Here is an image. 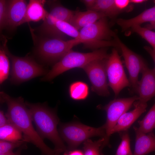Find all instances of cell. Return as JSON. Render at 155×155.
Instances as JSON below:
<instances>
[{
	"instance_id": "obj_38",
	"label": "cell",
	"mask_w": 155,
	"mask_h": 155,
	"mask_svg": "<svg viewBox=\"0 0 155 155\" xmlns=\"http://www.w3.org/2000/svg\"><path fill=\"white\" fill-rule=\"evenodd\" d=\"M145 27L151 30L153 29L155 30V22L152 24H148Z\"/></svg>"
},
{
	"instance_id": "obj_3",
	"label": "cell",
	"mask_w": 155,
	"mask_h": 155,
	"mask_svg": "<svg viewBox=\"0 0 155 155\" xmlns=\"http://www.w3.org/2000/svg\"><path fill=\"white\" fill-rule=\"evenodd\" d=\"M109 56L106 49L103 48L88 53L71 50L54 65L41 80L45 81H50L69 70L76 67L82 68L93 61L107 59Z\"/></svg>"
},
{
	"instance_id": "obj_11",
	"label": "cell",
	"mask_w": 155,
	"mask_h": 155,
	"mask_svg": "<svg viewBox=\"0 0 155 155\" xmlns=\"http://www.w3.org/2000/svg\"><path fill=\"white\" fill-rule=\"evenodd\" d=\"M106 59L93 61L82 68L90 82L92 90L104 96H109L110 93L107 81Z\"/></svg>"
},
{
	"instance_id": "obj_35",
	"label": "cell",
	"mask_w": 155,
	"mask_h": 155,
	"mask_svg": "<svg viewBox=\"0 0 155 155\" xmlns=\"http://www.w3.org/2000/svg\"><path fill=\"white\" fill-rule=\"evenodd\" d=\"M145 50L150 55L155 63V52L151 47L146 46L144 47Z\"/></svg>"
},
{
	"instance_id": "obj_32",
	"label": "cell",
	"mask_w": 155,
	"mask_h": 155,
	"mask_svg": "<svg viewBox=\"0 0 155 155\" xmlns=\"http://www.w3.org/2000/svg\"><path fill=\"white\" fill-rule=\"evenodd\" d=\"M10 123L3 111H0V127L5 126Z\"/></svg>"
},
{
	"instance_id": "obj_8",
	"label": "cell",
	"mask_w": 155,
	"mask_h": 155,
	"mask_svg": "<svg viewBox=\"0 0 155 155\" xmlns=\"http://www.w3.org/2000/svg\"><path fill=\"white\" fill-rule=\"evenodd\" d=\"M138 99V96L127 98H116L104 106H98L99 109L105 111L107 115L106 122L104 125L106 131V136L102 146L103 148L109 145L112 131L119 119Z\"/></svg>"
},
{
	"instance_id": "obj_26",
	"label": "cell",
	"mask_w": 155,
	"mask_h": 155,
	"mask_svg": "<svg viewBox=\"0 0 155 155\" xmlns=\"http://www.w3.org/2000/svg\"><path fill=\"white\" fill-rule=\"evenodd\" d=\"M121 139L115 155H133L130 146V139L128 130L118 133Z\"/></svg>"
},
{
	"instance_id": "obj_1",
	"label": "cell",
	"mask_w": 155,
	"mask_h": 155,
	"mask_svg": "<svg viewBox=\"0 0 155 155\" xmlns=\"http://www.w3.org/2000/svg\"><path fill=\"white\" fill-rule=\"evenodd\" d=\"M1 99L7 104L5 114L10 123L22 133L24 139L38 148L43 155H50L53 151L44 143L33 125L30 111L21 97L13 98L3 92H0Z\"/></svg>"
},
{
	"instance_id": "obj_6",
	"label": "cell",
	"mask_w": 155,
	"mask_h": 155,
	"mask_svg": "<svg viewBox=\"0 0 155 155\" xmlns=\"http://www.w3.org/2000/svg\"><path fill=\"white\" fill-rule=\"evenodd\" d=\"M59 132L71 150L75 149L89 138L97 136L105 138L106 136L104 125L95 128L79 123H63L60 124Z\"/></svg>"
},
{
	"instance_id": "obj_7",
	"label": "cell",
	"mask_w": 155,
	"mask_h": 155,
	"mask_svg": "<svg viewBox=\"0 0 155 155\" xmlns=\"http://www.w3.org/2000/svg\"><path fill=\"white\" fill-rule=\"evenodd\" d=\"M42 38L36 42L37 53L43 59L51 62L59 61L73 47L81 43L77 39L65 40L57 38Z\"/></svg>"
},
{
	"instance_id": "obj_29",
	"label": "cell",
	"mask_w": 155,
	"mask_h": 155,
	"mask_svg": "<svg viewBox=\"0 0 155 155\" xmlns=\"http://www.w3.org/2000/svg\"><path fill=\"white\" fill-rule=\"evenodd\" d=\"M27 141L24 139L17 141L0 140V154H6L13 152L15 148L20 147Z\"/></svg>"
},
{
	"instance_id": "obj_12",
	"label": "cell",
	"mask_w": 155,
	"mask_h": 155,
	"mask_svg": "<svg viewBox=\"0 0 155 155\" xmlns=\"http://www.w3.org/2000/svg\"><path fill=\"white\" fill-rule=\"evenodd\" d=\"M75 12L60 5H55L52 7L42 24L36 30L45 36L52 37L56 22L60 20L69 22Z\"/></svg>"
},
{
	"instance_id": "obj_36",
	"label": "cell",
	"mask_w": 155,
	"mask_h": 155,
	"mask_svg": "<svg viewBox=\"0 0 155 155\" xmlns=\"http://www.w3.org/2000/svg\"><path fill=\"white\" fill-rule=\"evenodd\" d=\"M26 147V146L25 145V144H24L21 146L20 148L15 152H12L6 154H0V155H21L20 152L22 150Z\"/></svg>"
},
{
	"instance_id": "obj_33",
	"label": "cell",
	"mask_w": 155,
	"mask_h": 155,
	"mask_svg": "<svg viewBox=\"0 0 155 155\" xmlns=\"http://www.w3.org/2000/svg\"><path fill=\"white\" fill-rule=\"evenodd\" d=\"M81 1L86 6L88 10H90L94 6L96 0H82Z\"/></svg>"
},
{
	"instance_id": "obj_23",
	"label": "cell",
	"mask_w": 155,
	"mask_h": 155,
	"mask_svg": "<svg viewBox=\"0 0 155 155\" xmlns=\"http://www.w3.org/2000/svg\"><path fill=\"white\" fill-rule=\"evenodd\" d=\"M69 92L70 96L75 100L85 99L89 94V88L87 84L82 82L77 81L71 84Z\"/></svg>"
},
{
	"instance_id": "obj_30",
	"label": "cell",
	"mask_w": 155,
	"mask_h": 155,
	"mask_svg": "<svg viewBox=\"0 0 155 155\" xmlns=\"http://www.w3.org/2000/svg\"><path fill=\"white\" fill-rule=\"evenodd\" d=\"M8 18V1L0 0V31L7 27Z\"/></svg>"
},
{
	"instance_id": "obj_17",
	"label": "cell",
	"mask_w": 155,
	"mask_h": 155,
	"mask_svg": "<svg viewBox=\"0 0 155 155\" xmlns=\"http://www.w3.org/2000/svg\"><path fill=\"white\" fill-rule=\"evenodd\" d=\"M104 17H106L104 13L92 10L77 11L69 22L79 30Z\"/></svg>"
},
{
	"instance_id": "obj_20",
	"label": "cell",
	"mask_w": 155,
	"mask_h": 155,
	"mask_svg": "<svg viewBox=\"0 0 155 155\" xmlns=\"http://www.w3.org/2000/svg\"><path fill=\"white\" fill-rule=\"evenodd\" d=\"M65 35L78 39L80 31L68 22L57 20L54 25L52 37L64 39Z\"/></svg>"
},
{
	"instance_id": "obj_34",
	"label": "cell",
	"mask_w": 155,
	"mask_h": 155,
	"mask_svg": "<svg viewBox=\"0 0 155 155\" xmlns=\"http://www.w3.org/2000/svg\"><path fill=\"white\" fill-rule=\"evenodd\" d=\"M63 155H84V153L80 150H73L69 151H65Z\"/></svg>"
},
{
	"instance_id": "obj_19",
	"label": "cell",
	"mask_w": 155,
	"mask_h": 155,
	"mask_svg": "<svg viewBox=\"0 0 155 155\" xmlns=\"http://www.w3.org/2000/svg\"><path fill=\"white\" fill-rule=\"evenodd\" d=\"M45 2L44 0H30L21 25L26 22L43 21L49 13L44 7Z\"/></svg>"
},
{
	"instance_id": "obj_5",
	"label": "cell",
	"mask_w": 155,
	"mask_h": 155,
	"mask_svg": "<svg viewBox=\"0 0 155 155\" xmlns=\"http://www.w3.org/2000/svg\"><path fill=\"white\" fill-rule=\"evenodd\" d=\"M4 42L2 47L11 62L10 80L12 83L19 84L47 74L46 69L33 59L28 57H20L12 55L8 49L6 40Z\"/></svg>"
},
{
	"instance_id": "obj_4",
	"label": "cell",
	"mask_w": 155,
	"mask_h": 155,
	"mask_svg": "<svg viewBox=\"0 0 155 155\" xmlns=\"http://www.w3.org/2000/svg\"><path fill=\"white\" fill-rule=\"evenodd\" d=\"M116 36L109 28L106 17L80 30L78 40L83 44L84 49H97L108 46L118 47L114 40Z\"/></svg>"
},
{
	"instance_id": "obj_14",
	"label": "cell",
	"mask_w": 155,
	"mask_h": 155,
	"mask_svg": "<svg viewBox=\"0 0 155 155\" xmlns=\"http://www.w3.org/2000/svg\"><path fill=\"white\" fill-rule=\"evenodd\" d=\"M134 108L132 111L125 112L119 119L112 129L111 135L114 133L128 130L133 123L146 111L147 103L137 100L133 104Z\"/></svg>"
},
{
	"instance_id": "obj_27",
	"label": "cell",
	"mask_w": 155,
	"mask_h": 155,
	"mask_svg": "<svg viewBox=\"0 0 155 155\" xmlns=\"http://www.w3.org/2000/svg\"><path fill=\"white\" fill-rule=\"evenodd\" d=\"M131 29L133 32L137 33L146 40L150 44L152 49L155 52V32L139 25L134 26Z\"/></svg>"
},
{
	"instance_id": "obj_24",
	"label": "cell",
	"mask_w": 155,
	"mask_h": 155,
	"mask_svg": "<svg viewBox=\"0 0 155 155\" xmlns=\"http://www.w3.org/2000/svg\"><path fill=\"white\" fill-rule=\"evenodd\" d=\"M138 123L139 125L138 129L144 133L151 132L155 128V100L154 105L147 114Z\"/></svg>"
},
{
	"instance_id": "obj_39",
	"label": "cell",
	"mask_w": 155,
	"mask_h": 155,
	"mask_svg": "<svg viewBox=\"0 0 155 155\" xmlns=\"http://www.w3.org/2000/svg\"><path fill=\"white\" fill-rule=\"evenodd\" d=\"M50 155H60L59 154L56 152L54 150L53 152Z\"/></svg>"
},
{
	"instance_id": "obj_2",
	"label": "cell",
	"mask_w": 155,
	"mask_h": 155,
	"mask_svg": "<svg viewBox=\"0 0 155 155\" xmlns=\"http://www.w3.org/2000/svg\"><path fill=\"white\" fill-rule=\"evenodd\" d=\"M25 103L30 111L36 131L41 138L50 140L55 146L54 150L56 152L60 154L66 151V147L57 130L59 119L56 112L44 104L26 101Z\"/></svg>"
},
{
	"instance_id": "obj_37",
	"label": "cell",
	"mask_w": 155,
	"mask_h": 155,
	"mask_svg": "<svg viewBox=\"0 0 155 155\" xmlns=\"http://www.w3.org/2000/svg\"><path fill=\"white\" fill-rule=\"evenodd\" d=\"M146 0H130V3H131L138 4L143 3Z\"/></svg>"
},
{
	"instance_id": "obj_13",
	"label": "cell",
	"mask_w": 155,
	"mask_h": 155,
	"mask_svg": "<svg viewBox=\"0 0 155 155\" xmlns=\"http://www.w3.org/2000/svg\"><path fill=\"white\" fill-rule=\"evenodd\" d=\"M141 73L142 78L138 82L136 93L139 101L147 103L155 96V66L150 69L147 66Z\"/></svg>"
},
{
	"instance_id": "obj_25",
	"label": "cell",
	"mask_w": 155,
	"mask_h": 155,
	"mask_svg": "<svg viewBox=\"0 0 155 155\" xmlns=\"http://www.w3.org/2000/svg\"><path fill=\"white\" fill-rule=\"evenodd\" d=\"M104 141V137L94 142L89 139L85 141L83 144L84 155H103L102 148Z\"/></svg>"
},
{
	"instance_id": "obj_21",
	"label": "cell",
	"mask_w": 155,
	"mask_h": 155,
	"mask_svg": "<svg viewBox=\"0 0 155 155\" xmlns=\"http://www.w3.org/2000/svg\"><path fill=\"white\" fill-rule=\"evenodd\" d=\"M90 10L102 13L106 17H114L120 12L116 7L115 0H96L94 6Z\"/></svg>"
},
{
	"instance_id": "obj_22",
	"label": "cell",
	"mask_w": 155,
	"mask_h": 155,
	"mask_svg": "<svg viewBox=\"0 0 155 155\" xmlns=\"http://www.w3.org/2000/svg\"><path fill=\"white\" fill-rule=\"evenodd\" d=\"M24 139L21 131L11 123L0 127V140L8 141H17Z\"/></svg>"
},
{
	"instance_id": "obj_16",
	"label": "cell",
	"mask_w": 155,
	"mask_h": 155,
	"mask_svg": "<svg viewBox=\"0 0 155 155\" xmlns=\"http://www.w3.org/2000/svg\"><path fill=\"white\" fill-rule=\"evenodd\" d=\"M135 145L133 155H146L155 151V135L150 132L144 133L134 126Z\"/></svg>"
},
{
	"instance_id": "obj_10",
	"label": "cell",
	"mask_w": 155,
	"mask_h": 155,
	"mask_svg": "<svg viewBox=\"0 0 155 155\" xmlns=\"http://www.w3.org/2000/svg\"><path fill=\"white\" fill-rule=\"evenodd\" d=\"M120 49L129 74L131 93H136L140 73L147 66L144 59L128 48L116 35L114 38Z\"/></svg>"
},
{
	"instance_id": "obj_9",
	"label": "cell",
	"mask_w": 155,
	"mask_h": 155,
	"mask_svg": "<svg viewBox=\"0 0 155 155\" xmlns=\"http://www.w3.org/2000/svg\"><path fill=\"white\" fill-rule=\"evenodd\" d=\"M108 86L117 97L125 87H130L129 81L126 75L117 50L113 49L106 62Z\"/></svg>"
},
{
	"instance_id": "obj_15",
	"label": "cell",
	"mask_w": 155,
	"mask_h": 155,
	"mask_svg": "<svg viewBox=\"0 0 155 155\" xmlns=\"http://www.w3.org/2000/svg\"><path fill=\"white\" fill-rule=\"evenodd\" d=\"M28 4L26 1L24 0L8 1V18L7 27L13 30L21 25L25 16Z\"/></svg>"
},
{
	"instance_id": "obj_31",
	"label": "cell",
	"mask_w": 155,
	"mask_h": 155,
	"mask_svg": "<svg viewBox=\"0 0 155 155\" xmlns=\"http://www.w3.org/2000/svg\"><path fill=\"white\" fill-rule=\"evenodd\" d=\"M130 3L129 0H115L116 7L119 12L125 9Z\"/></svg>"
},
{
	"instance_id": "obj_18",
	"label": "cell",
	"mask_w": 155,
	"mask_h": 155,
	"mask_svg": "<svg viewBox=\"0 0 155 155\" xmlns=\"http://www.w3.org/2000/svg\"><path fill=\"white\" fill-rule=\"evenodd\" d=\"M154 2L155 3V0ZM147 22H150V24L155 22V5L134 17L128 19L120 18L117 21V24L123 31Z\"/></svg>"
},
{
	"instance_id": "obj_28",
	"label": "cell",
	"mask_w": 155,
	"mask_h": 155,
	"mask_svg": "<svg viewBox=\"0 0 155 155\" xmlns=\"http://www.w3.org/2000/svg\"><path fill=\"white\" fill-rule=\"evenodd\" d=\"M9 71L8 57L2 46L0 50V83L1 84L8 78Z\"/></svg>"
}]
</instances>
